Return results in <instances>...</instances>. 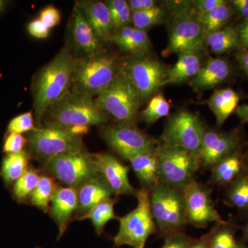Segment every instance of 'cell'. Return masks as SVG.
I'll return each instance as SVG.
<instances>
[{"mask_svg": "<svg viewBox=\"0 0 248 248\" xmlns=\"http://www.w3.org/2000/svg\"><path fill=\"white\" fill-rule=\"evenodd\" d=\"M136 197V208L119 218L120 228L113 240L117 247L128 246L133 248H144L147 240L156 232L149 191L140 189L137 192Z\"/></svg>", "mask_w": 248, "mask_h": 248, "instance_id": "5", "label": "cell"}, {"mask_svg": "<svg viewBox=\"0 0 248 248\" xmlns=\"http://www.w3.org/2000/svg\"><path fill=\"white\" fill-rule=\"evenodd\" d=\"M99 174L110 186L114 195H135L138 190L130 184L128 166L107 153L93 154Z\"/></svg>", "mask_w": 248, "mask_h": 248, "instance_id": "16", "label": "cell"}, {"mask_svg": "<svg viewBox=\"0 0 248 248\" xmlns=\"http://www.w3.org/2000/svg\"><path fill=\"white\" fill-rule=\"evenodd\" d=\"M237 248H248V246H245L244 244L238 245Z\"/></svg>", "mask_w": 248, "mask_h": 248, "instance_id": "53", "label": "cell"}, {"mask_svg": "<svg viewBox=\"0 0 248 248\" xmlns=\"http://www.w3.org/2000/svg\"><path fill=\"white\" fill-rule=\"evenodd\" d=\"M231 75L229 63L221 58L208 59L204 66L191 81V85L197 89L215 87L226 81Z\"/></svg>", "mask_w": 248, "mask_h": 248, "instance_id": "22", "label": "cell"}, {"mask_svg": "<svg viewBox=\"0 0 248 248\" xmlns=\"http://www.w3.org/2000/svg\"><path fill=\"white\" fill-rule=\"evenodd\" d=\"M105 2L110 11L113 33L122 28L128 27L132 16L128 1L125 0H109Z\"/></svg>", "mask_w": 248, "mask_h": 248, "instance_id": "34", "label": "cell"}, {"mask_svg": "<svg viewBox=\"0 0 248 248\" xmlns=\"http://www.w3.org/2000/svg\"><path fill=\"white\" fill-rule=\"evenodd\" d=\"M93 31L101 42H109L113 35L110 11L102 1H80L77 2Z\"/></svg>", "mask_w": 248, "mask_h": 248, "instance_id": "18", "label": "cell"}, {"mask_svg": "<svg viewBox=\"0 0 248 248\" xmlns=\"http://www.w3.org/2000/svg\"><path fill=\"white\" fill-rule=\"evenodd\" d=\"M73 14L72 35L77 48L82 51L86 56H93L102 51L101 41L77 3Z\"/></svg>", "mask_w": 248, "mask_h": 248, "instance_id": "19", "label": "cell"}, {"mask_svg": "<svg viewBox=\"0 0 248 248\" xmlns=\"http://www.w3.org/2000/svg\"><path fill=\"white\" fill-rule=\"evenodd\" d=\"M123 68L144 102L163 85L169 68L155 59L142 56L129 60Z\"/></svg>", "mask_w": 248, "mask_h": 248, "instance_id": "13", "label": "cell"}, {"mask_svg": "<svg viewBox=\"0 0 248 248\" xmlns=\"http://www.w3.org/2000/svg\"><path fill=\"white\" fill-rule=\"evenodd\" d=\"M187 224L205 228L210 223L224 224L212 200L210 189L195 180L182 189Z\"/></svg>", "mask_w": 248, "mask_h": 248, "instance_id": "12", "label": "cell"}, {"mask_svg": "<svg viewBox=\"0 0 248 248\" xmlns=\"http://www.w3.org/2000/svg\"><path fill=\"white\" fill-rule=\"evenodd\" d=\"M28 142L22 134L9 133L5 138L3 151L6 155L15 154L24 150Z\"/></svg>", "mask_w": 248, "mask_h": 248, "instance_id": "39", "label": "cell"}, {"mask_svg": "<svg viewBox=\"0 0 248 248\" xmlns=\"http://www.w3.org/2000/svg\"><path fill=\"white\" fill-rule=\"evenodd\" d=\"M239 46L241 50L248 49V19L245 21L239 32Z\"/></svg>", "mask_w": 248, "mask_h": 248, "instance_id": "45", "label": "cell"}, {"mask_svg": "<svg viewBox=\"0 0 248 248\" xmlns=\"http://www.w3.org/2000/svg\"><path fill=\"white\" fill-rule=\"evenodd\" d=\"M39 19L48 29L56 27L61 20V14L57 8L53 6L45 8L40 14Z\"/></svg>", "mask_w": 248, "mask_h": 248, "instance_id": "41", "label": "cell"}, {"mask_svg": "<svg viewBox=\"0 0 248 248\" xmlns=\"http://www.w3.org/2000/svg\"><path fill=\"white\" fill-rule=\"evenodd\" d=\"M58 187L53 177L49 174H42L35 190L29 198L31 205L48 213L50 203Z\"/></svg>", "mask_w": 248, "mask_h": 248, "instance_id": "30", "label": "cell"}, {"mask_svg": "<svg viewBox=\"0 0 248 248\" xmlns=\"http://www.w3.org/2000/svg\"><path fill=\"white\" fill-rule=\"evenodd\" d=\"M109 42H113L124 51L129 52L137 57L145 56L151 47V41L146 31L129 26L113 33Z\"/></svg>", "mask_w": 248, "mask_h": 248, "instance_id": "23", "label": "cell"}, {"mask_svg": "<svg viewBox=\"0 0 248 248\" xmlns=\"http://www.w3.org/2000/svg\"><path fill=\"white\" fill-rule=\"evenodd\" d=\"M31 154L23 150L15 154L6 155L1 163V176L5 184H14L29 169Z\"/></svg>", "mask_w": 248, "mask_h": 248, "instance_id": "27", "label": "cell"}, {"mask_svg": "<svg viewBox=\"0 0 248 248\" xmlns=\"http://www.w3.org/2000/svg\"><path fill=\"white\" fill-rule=\"evenodd\" d=\"M128 2L132 14L156 6V2L153 0H130Z\"/></svg>", "mask_w": 248, "mask_h": 248, "instance_id": "44", "label": "cell"}, {"mask_svg": "<svg viewBox=\"0 0 248 248\" xmlns=\"http://www.w3.org/2000/svg\"><path fill=\"white\" fill-rule=\"evenodd\" d=\"M242 124H248V104H243L236 108L234 111Z\"/></svg>", "mask_w": 248, "mask_h": 248, "instance_id": "48", "label": "cell"}, {"mask_svg": "<svg viewBox=\"0 0 248 248\" xmlns=\"http://www.w3.org/2000/svg\"><path fill=\"white\" fill-rule=\"evenodd\" d=\"M108 117L89 94L70 89L46 111L41 125L55 126L70 130L82 137L91 125L107 123Z\"/></svg>", "mask_w": 248, "mask_h": 248, "instance_id": "1", "label": "cell"}, {"mask_svg": "<svg viewBox=\"0 0 248 248\" xmlns=\"http://www.w3.org/2000/svg\"><path fill=\"white\" fill-rule=\"evenodd\" d=\"M232 16L231 8L226 1L213 11L197 16V19L203 27L206 35L210 32L220 30L230 20Z\"/></svg>", "mask_w": 248, "mask_h": 248, "instance_id": "31", "label": "cell"}, {"mask_svg": "<svg viewBox=\"0 0 248 248\" xmlns=\"http://www.w3.org/2000/svg\"><path fill=\"white\" fill-rule=\"evenodd\" d=\"M205 42L213 53H226L239 46V32L233 27L222 28L208 34Z\"/></svg>", "mask_w": 248, "mask_h": 248, "instance_id": "28", "label": "cell"}, {"mask_svg": "<svg viewBox=\"0 0 248 248\" xmlns=\"http://www.w3.org/2000/svg\"><path fill=\"white\" fill-rule=\"evenodd\" d=\"M44 163L46 172L66 187L79 188L100 175L93 154L86 151L58 155Z\"/></svg>", "mask_w": 248, "mask_h": 248, "instance_id": "8", "label": "cell"}, {"mask_svg": "<svg viewBox=\"0 0 248 248\" xmlns=\"http://www.w3.org/2000/svg\"><path fill=\"white\" fill-rule=\"evenodd\" d=\"M234 233L231 228L223 227L215 231L210 240V248H237Z\"/></svg>", "mask_w": 248, "mask_h": 248, "instance_id": "37", "label": "cell"}, {"mask_svg": "<svg viewBox=\"0 0 248 248\" xmlns=\"http://www.w3.org/2000/svg\"><path fill=\"white\" fill-rule=\"evenodd\" d=\"M170 108V106L167 99L163 94H158L152 98L146 108L141 111L140 115L145 123L152 125L159 119L169 115Z\"/></svg>", "mask_w": 248, "mask_h": 248, "instance_id": "35", "label": "cell"}, {"mask_svg": "<svg viewBox=\"0 0 248 248\" xmlns=\"http://www.w3.org/2000/svg\"><path fill=\"white\" fill-rule=\"evenodd\" d=\"M95 102L120 124L133 125L141 103L138 90L123 68L107 89L98 94Z\"/></svg>", "mask_w": 248, "mask_h": 248, "instance_id": "4", "label": "cell"}, {"mask_svg": "<svg viewBox=\"0 0 248 248\" xmlns=\"http://www.w3.org/2000/svg\"><path fill=\"white\" fill-rule=\"evenodd\" d=\"M211 169V179L215 184L228 185L242 174L245 160L237 151L222 159Z\"/></svg>", "mask_w": 248, "mask_h": 248, "instance_id": "25", "label": "cell"}, {"mask_svg": "<svg viewBox=\"0 0 248 248\" xmlns=\"http://www.w3.org/2000/svg\"><path fill=\"white\" fill-rule=\"evenodd\" d=\"M35 128L33 116L31 112H27L14 117L8 125L7 132L22 135V133H30Z\"/></svg>", "mask_w": 248, "mask_h": 248, "instance_id": "38", "label": "cell"}, {"mask_svg": "<svg viewBox=\"0 0 248 248\" xmlns=\"http://www.w3.org/2000/svg\"><path fill=\"white\" fill-rule=\"evenodd\" d=\"M156 153L159 160L160 182L182 190L194 180L200 167L198 155L163 143L156 146Z\"/></svg>", "mask_w": 248, "mask_h": 248, "instance_id": "7", "label": "cell"}, {"mask_svg": "<svg viewBox=\"0 0 248 248\" xmlns=\"http://www.w3.org/2000/svg\"><path fill=\"white\" fill-rule=\"evenodd\" d=\"M202 67L201 59L195 53L179 54L175 64L168 71L163 86L178 84L193 78Z\"/></svg>", "mask_w": 248, "mask_h": 248, "instance_id": "26", "label": "cell"}, {"mask_svg": "<svg viewBox=\"0 0 248 248\" xmlns=\"http://www.w3.org/2000/svg\"><path fill=\"white\" fill-rule=\"evenodd\" d=\"M205 129L198 116L182 110L171 116L161 136V143L198 154Z\"/></svg>", "mask_w": 248, "mask_h": 248, "instance_id": "10", "label": "cell"}, {"mask_svg": "<svg viewBox=\"0 0 248 248\" xmlns=\"http://www.w3.org/2000/svg\"><path fill=\"white\" fill-rule=\"evenodd\" d=\"M50 203V214L58 225L59 240L66 231L73 214L78 212V189L58 186Z\"/></svg>", "mask_w": 248, "mask_h": 248, "instance_id": "17", "label": "cell"}, {"mask_svg": "<svg viewBox=\"0 0 248 248\" xmlns=\"http://www.w3.org/2000/svg\"><path fill=\"white\" fill-rule=\"evenodd\" d=\"M235 9L241 15L242 17L248 19V0H234L232 1Z\"/></svg>", "mask_w": 248, "mask_h": 248, "instance_id": "46", "label": "cell"}, {"mask_svg": "<svg viewBox=\"0 0 248 248\" xmlns=\"http://www.w3.org/2000/svg\"><path fill=\"white\" fill-rule=\"evenodd\" d=\"M239 101V94L230 88L217 90L212 94L208 101V106L216 117L218 125H223L234 112Z\"/></svg>", "mask_w": 248, "mask_h": 248, "instance_id": "24", "label": "cell"}, {"mask_svg": "<svg viewBox=\"0 0 248 248\" xmlns=\"http://www.w3.org/2000/svg\"><path fill=\"white\" fill-rule=\"evenodd\" d=\"M101 135L108 146L125 160L156 148V142L153 138L133 125L120 124L103 127Z\"/></svg>", "mask_w": 248, "mask_h": 248, "instance_id": "11", "label": "cell"}, {"mask_svg": "<svg viewBox=\"0 0 248 248\" xmlns=\"http://www.w3.org/2000/svg\"><path fill=\"white\" fill-rule=\"evenodd\" d=\"M117 203L115 199H108L101 202L91 209L89 213L80 217L79 219H90L98 235L102 234L108 222L113 219H119L114 211V206Z\"/></svg>", "mask_w": 248, "mask_h": 248, "instance_id": "29", "label": "cell"}, {"mask_svg": "<svg viewBox=\"0 0 248 248\" xmlns=\"http://www.w3.org/2000/svg\"><path fill=\"white\" fill-rule=\"evenodd\" d=\"M40 176L37 170L30 166L27 172L14 184L13 196L15 200L22 203L30 198L40 182Z\"/></svg>", "mask_w": 248, "mask_h": 248, "instance_id": "32", "label": "cell"}, {"mask_svg": "<svg viewBox=\"0 0 248 248\" xmlns=\"http://www.w3.org/2000/svg\"><path fill=\"white\" fill-rule=\"evenodd\" d=\"M75 61L69 49L63 48L36 76L32 91L37 127L47 109L71 89Z\"/></svg>", "mask_w": 248, "mask_h": 248, "instance_id": "2", "label": "cell"}, {"mask_svg": "<svg viewBox=\"0 0 248 248\" xmlns=\"http://www.w3.org/2000/svg\"><path fill=\"white\" fill-rule=\"evenodd\" d=\"M227 201L232 206L248 210V174H241L232 182L226 194Z\"/></svg>", "mask_w": 248, "mask_h": 248, "instance_id": "33", "label": "cell"}, {"mask_svg": "<svg viewBox=\"0 0 248 248\" xmlns=\"http://www.w3.org/2000/svg\"><path fill=\"white\" fill-rule=\"evenodd\" d=\"M5 6H6V2H5L4 1H1V0H0V15L4 12Z\"/></svg>", "mask_w": 248, "mask_h": 248, "instance_id": "50", "label": "cell"}, {"mask_svg": "<svg viewBox=\"0 0 248 248\" xmlns=\"http://www.w3.org/2000/svg\"><path fill=\"white\" fill-rule=\"evenodd\" d=\"M210 235H205L198 242L192 244L188 248H210Z\"/></svg>", "mask_w": 248, "mask_h": 248, "instance_id": "49", "label": "cell"}, {"mask_svg": "<svg viewBox=\"0 0 248 248\" xmlns=\"http://www.w3.org/2000/svg\"><path fill=\"white\" fill-rule=\"evenodd\" d=\"M244 232L245 235H246V238H247L248 240V221L247 223H246V226H245Z\"/></svg>", "mask_w": 248, "mask_h": 248, "instance_id": "51", "label": "cell"}, {"mask_svg": "<svg viewBox=\"0 0 248 248\" xmlns=\"http://www.w3.org/2000/svg\"><path fill=\"white\" fill-rule=\"evenodd\" d=\"M27 140L31 154L44 162L58 155L85 151L82 137L58 127H36Z\"/></svg>", "mask_w": 248, "mask_h": 248, "instance_id": "9", "label": "cell"}, {"mask_svg": "<svg viewBox=\"0 0 248 248\" xmlns=\"http://www.w3.org/2000/svg\"><path fill=\"white\" fill-rule=\"evenodd\" d=\"M245 169L247 170L248 174V156L247 158H246V159L245 160Z\"/></svg>", "mask_w": 248, "mask_h": 248, "instance_id": "52", "label": "cell"}, {"mask_svg": "<svg viewBox=\"0 0 248 248\" xmlns=\"http://www.w3.org/2000/svg\"><path fill=\"white\" fill-rule=\"evenodd\" d=\"M237 60L241 69L248 77V49L241 50L237 55Z\"/></svg>", "mask_w": 248, "mask_h": 248, "instance_id": "47", "label": "cell"}, {"mask_svg": "<svg viewBox=\"0 0 248 248\" xmlns=\"http://www.w3.org/2000/svg\"><path fill=\"white\" fill-rule=\"evenodd\" d=\"M151 191L152 213L158 229L168 236L181 232L187 225L182 190L160 182Z\"/></svg>", "mask_w": 248, "mask_h": 248, "instance_id": "6", "label": "cell"}, {"mask_svg": "<svg viewBox=\"0 0 248 248\" xmlns=\"http://www.w3.org/2000/svg\"><path fill=\"white\" fill-rule=\"evenodd\" d=\"M224 1L223 0H199L195 1V9L197 16L205 14L213 11Z\"/></svg>", "mask_w": 248, "mask_h": 248, "instance_id": "43", "label": "cell"}, {"mask_svg": "<svg viewBox=\"0 0 248 248\" xmlns=\"http://www.w3.org/2000/svg\"><path fill=\"white\" fill-rule=\"evenodd\" d=\"M206 34L197 17L182 15L173 24L165 55L195 53L203 48Z\"/></svg>", "mask_w": 248, "mask_h": 248, "instance_id": "14", "label": "cell"}, {"mask_svg": "<svg viewBox=\"0 0 248 248\" xmlns=\"http://www.w3.org/2000/svg\"><path fill=\"white\" fill-rule=\"evenodd\" d=\"M113 195L110 186L101 175L85 183L78 188V218L89 213L97 204L112 198Z\"/></svg>", "mask_w": 248, "mask_h": 248, "instance_id": "20", "label": "cell"}, {"mask_svg": "<svg viewBox=\"0 0 248 248\" xmlns=\"http://www.w3.org/2000/svg\"><path fill=\"white\" fill-rule=\"evenodd\" d=\"M127 161L131 164L134 172L143 186L142 188L151 191L160 182L159 160L156 149L134 155Z\"/></svg>", "mask_w": 248, "mask_h": 248, "instance_id": "21", "label": "cell"}, {"mask_svg": "<svg viewBox=\"0 0 248 248\" xmlns=\"http://www.w3.org/2000/svg\"><path fill=\"white\" fill-rule=\"evenodd\" d=\"M28 31L32 37L37 39H45L50 34V29L45 26L40 19H35L29 23Z\"/></svg>", "mask_w": 248, "mask_h": 248, "instance_id": "42", "label": "cell"}, {"mask_svg": "<svg viewBox=\"0 0 248 248\" xmlns=\"http://www.w3.org/2000/svg\"><path fill=\"white\" fill-rule=\"evenodd\" d=\"M239 144L236 130L230 133L205 130L197 154L200 166L212 169L222 159L239 151Z\"/></svg>", "mask_w": 248, "mask_h": 248, "instance_id": "15", "label": "cell"}, {"mask_svg": "<svg viewBox=\"0 0 248 248\" xmlns=\"http://www.w3.org/2000/svg\"><path fill=\"white\" fill-rule=\"evenodd\" d=\"M120 69L115 57L103 50L93 56L76 59L72 89L93 97L97 96L112 82Z\"/></svg>", "mask_w": 248, "mask_h": 248, "instance_id": "3", "label": "cell"}, {"mask_svg": "<svg viewBox=\"0 0 248 248\" xmlns=\"http://www.w3.org/2000/svg\"><path fill=\"white\" fill-rule=\"evenodd\" d=\"M192 244V240L182 232L169 235L164 245L160 248H188Z\"/></svg>", "mask_w": 248, "mask_h": 248, "instance_id": "40", "label": "cell"}, {"mask_svg": "<svg viewBox=\"0 0 248 248\" xmlns=\"http://www.w3.org/2000/svg\"><path fill=\"white\" fill-rule=\"evenodd\" d=\"M164 14V9L157 6L145 11L133 13L131 21L133 23V27L144 31L161 22Z\"/></svg>", "mask_w": 248, "mask_h": 248, "instance_id": "36", "label": "cell"}]
</instances>
